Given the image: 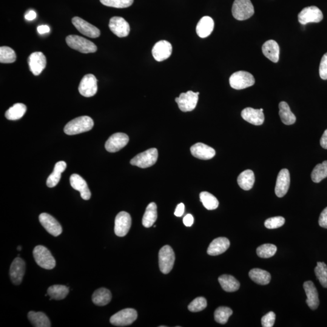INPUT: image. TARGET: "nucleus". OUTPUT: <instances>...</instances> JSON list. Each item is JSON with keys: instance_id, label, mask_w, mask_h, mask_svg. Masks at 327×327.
I'll return each instance as SVG.
<instances>
[{"instance_id": "1", "label": "nucleus", "mask_w": 327, "mask_h": 327, "mask_svg": "<svg viewBox=\"0 0 327 327\" xmlns=\"http://www.w3.org/2000/svg\"><path fill=\"white\" fill-rule=\"evenodd\" d=\"M94 125L93 119L88 116H82L73 119L64 127V131L68 135H77L88 132L92 129Z\"/></svg>"}, {"instance_id": "2", "label": "nucleus", "mask_w": 327, "mask_h": 327, "mask_svg": "<svg viewBox=\"0 0 327 327\" xmlns=\"http://www.w3.org/2000/svg\"><path fill=\"white\" fill-rule=\"evenodd\" d=\"M33 258L37 264L41 268L52 270L56 266V261L46 247L38 246L33 251Z\"/></svg>"}, {"instance_id": "3", "label": "nucleus", "mask_w": 327, "mask_h": 327, "mask_svg": "<svg viewBox=\"0 0 327 327\" xmlns=\"http://www.w3.org/2000/svg\"><path fill=\"white\" fill-rule=\"evenodd\" d=\"M254 5L250 0H235L232 6V14L237 20L243 21L254 15Z\"/></svg>"}, {"instance_id": "4", "label": "nucleus", "mask_w": 327, "mask_h": 327, "mask_svg": "<svg viewBox=\"0 0 327 327\" xmlns=\"http://www.w3.org/2000/svg\"><path fill=\"white\" fill-rule=\"evenodd\" d=\"M70 48L83 53H94L97 47L92 41L78 35H69L65 39Z\"/></svg>"}, {"instance_id": "5", "label": "nucleus", "mask_w": 327, "mask_h": 327, "mask_svg": "<svg viewBox=\"0 0 327 327\" xmlns=\"http://www.w3.org/2000/svg\"><path fill=\"white\" fill-rule=\"evenodd\" d=\"M230 86L236 90H241L254 86V76L246 71H238L233 73L229 79Z\"/></svg>"}, {"instance_id": "6", "label": "nucleus", "mask_w": 327, "mask_h": 327, "mask_svg": "<svg viewBox=\"0 0 327 327\" xmlns=\"http://www.w3.org/2000/svg\"><path fill=\"white\" fill-rule=\"evenodd\" d=\"M158 158V152L155 148L148 149L146 151L139 153L130 161V164L132 166H137L140 168L150 167L154 165L157 161Z\"/></svg>"}, {"instance_id": "7", "label": "nucleus", "mask_w": 327, "mask_h": 327, "mask_svg": "<svg viewBox=\"0 0 327 327\" xmlns=\"http://www.w3.org/2000/svg\"><path fill=\"white\" fill-rule=\"evenodd\" d=\"M175 255L171 247L165 246L159 252V265L163 274H169L174 266Z\"/></svg>"}, {"instance_id": "8", "label": "nucleus", "mask_w": 327, "mask_h": 327, "mask_svg": "<svg viewBox=\"0 0 327 327\" xmlns=\"http://www.w3.org/2000/svg\"><path fill=\"white\" fill-rule=\"evenodd\" d=\"M138 314L135 310L126 309L116 313L110 318V322L112 325L117 327H125L131 325L137 319Z\"/></svg>"}, {"instance_id": "9", "label": "nucleus", "mask_w": 327, "mask_h": 327, "mask_svg": "<svg viewBox=\"0 0 327 327\" xmlns=\"http://www.w3.org/2000/svg\"><path fill=\"white\" fill-rule=\"evenodd\" d=\"M199 95L200 92L195 93L190 90L186 93H181L179 97L175 98V101L182 112H191L197 105Z\"/></svg>"}, {"instance_id": "10", "label": "nucleus", "mask_w": 327, "mask_h": 327, "mask_svg": "<svg viewBox=\"0 0 327 327\" xmlns=\"http://www.w3.org/2000/svg\"><path fill=\"white\" fill-rule=\"evenodd\" d=\"M79 92L85 97H92L98 90L97 79L92 74H87L81 79L78 87Z\"/></svg>"}, {"instance_id": "11", "label": "nucleus", "mask_w": 327, "mask_h": 327, "mask_svg": "<svg viewBox=\"0 0 327 327\" xmlns=\"http://www.w3.org/2000/svg\"><path fill=\"white\" fill-rule=\"evenodd\" d=\"M323 18L322 11L317 6L304 8L298 15L299 21L303 25L310 22H320L323 20Z\"/></svg>"}, {"instance_id": "12", "label": "nucleus", "mask_w": 327, "mask_h": 327, "mask_svg": "<svg viewBox=\"0 0 327 327\" xmlns=\"http://www.w3.org/2000/svg\"><path fill=\"white\" fill-rule=\"evenodd\" d=\"M132 225V218L129 213L121 212L116 215L115 221V233L119 237H125Z\"/></svg>"}, {"instance_id": "13", "label": "nucleus", "mask_w": 327, "mask_h": 327, "mask_svg": "<svg viewBox=\"0 0 327 327\" xmlns=\"http://www.w3.org/2000/svg\"><path fill=\"white\" fill-rule=\"evenodd\" d=\"M72 22L76 29L85 36L95 38L100 35V30L97 27L78 16L73 17Z\"/></svg>"}, {"instance_id": "14", "label": "nucleus", "mask_w": 327, "mask_h": 327, "mask_svg": "<svg viewBox=\"0 0 327 327\" xmlns=\"http://www.w3.org/2000/svg\"><path fill=\"white\" fill-rule=\"evenodd\" d=\"M39 220L45 230L53 237H58L61 234V226L52 216L46 213H42L39 215Z\"/></svg>"}, {"instance_id": "15", "label": "nucleus", "mask_w": 327, "mask_h": 327, "mask_svg": "<svg viewBox=\"0 0 327 327\" xmlns=\"http://www.w3.org/2000/svg\"><path fill=\"white\" fill-rule=\"evenodd\" d=\"M129 138L123 133H116L107 139L105 147L107 151L114 153L123 149L129 143Z\"/></svg>"}, {"instance_id": "16", "label": "nucleus", "mask_w": 327, "mask_h": 327, "mask_svg": "<svg viewBox=\"0 0 327 327\" xmlns=\"http://www.w3.org/2000/svg\"><path fill=\"white\" fill-rule=\"evenodd\" d=\"M110 29L115 35L123 38L129 35L130 25L123 18L120 16H113L110 19Z\"/></svg>"}, {"instance_id": "17", "label": "nucleus", "mask_w": 327, "mask_h": 327, "mask_svg": "<svg viewBox=\"0 0 327 327\" xmlns=\"http://www.w3.org/2000/svg\"><path fill=\"white\" fill-rule=\"evenodd\" d=\"M291 185V175L288 169H283L279 173L275 186V193L279 198L287 194Z\"/></svg>"}, {"instance_id": "18", "label": "nucleus", "mask_w": 327, "mask_h": 327, "mask_svg": "<svg viewBox=\"0 0 327 327\" xmlns=\"http://www.w3.org/2000/svg\"><path fill=\"white\" fill-rule=\"evenodd\" d=\"M30 70L34 75L38 76L46 67V58L41 52H33L28 58Z\"/></svg>"}, {"instance_id": "19", "label": "nucleus", "mask_w": 327, "mask_h": 327, "mask_svg": "<svg viewBox=\"0 0 327 327\" xmlns=\"http://www.w3.org/2000/svg\"><path fill=\"white\" fill-rule=\"evenodd\" d=\"M25 270V264L21 258L17 257L10 266V277L13 284L19 285L23 279Z\"/></svg>"}, {"instance_id": "20", "label": "nucleus", "mask_w": 327, "mask_h": 327, "mask_svg": "<svg viewBox=\"0 0 327 327\" xmlns=\"http://www.w3.org/2000/svg\"><path fill=\"white\" fill-rule=\"evenodd\" d=\"M172 53V45L169 41L161 40L156 42L152 49V55L156 61H163L169 58Z\"/></svg>"}, {"instance_id": "21", "label": "nucleus", "mask_w": 327, "mask_h": 327, "mask_svg": "<svg viewBox=\"0 0 327 327\" xmlns=\"http://www.w3.org/2000/svg\"><path fill=\"white\" fill-rule=\"evenodd\" d=\"M263 109H255L251 107L244 109L241 112V116L244 120L255 126H261L264 122Z\"/></svg>"}, {"instance_id": "22", "label": "nucleus", "mask_w": 327, "mask_h": 327, "mask_svg": "<svg viewBox=\"0 0 327 327\" xmlns=\"http://www.w3.org/2000/svg\"><path fill=\"white\" fill-rule=\"evenodd\" d=\"M304 289L307 297V305L314 311L317 309L320 305V300L319 295L315 284L311 281H306L304 284Z\"/></svg>"}, {"instance_id": "23", "label": "nucleus", "mask_w": 327, "mask_h": 327, "mask_svg": "<svg viewBox=\"0 0 327 327\" xmlns=\"http://www.w3.org/2000/svg\"><path fill=\"white\" fill-rule=\"evenodd\" d=\"M192 154L200 160H208L213 158L216 152L212 147L201 143H196L190 148Z\"/></svg>"}, {"instance_id": "24", "label": "nucleus", "mask_w": 327, "mask_h": 327, "mask_svg": "<svg viewBox=\"0 0 327 327\" xmlns=\"http://www.w3.org/2000/svg\"><path fill=\"white\" fill-rule=\"evenodd\" d=\"M71 186L80 192L81 196L84 200H89L91 197V192L86 181L78 174H73L70 178Z\"/></svg>"}, {"instance_id": "25", "label": "nucleus", "mask_w": 327, "mask_h": 327, "mask_svg": "<svg viewBox=\"0 0 327 327\" xmlns=\"http://www.w3.org/2000/svg\"><path fill=\"white\" fill-rule=\"evenodd\" d=\"M230 245L228 239L224 237L215 239L210 243L207 254L210 256H218L224 254L229 248Z\"/></svg>"}, {"instance_id": "26", "label": "nucleus", "mask_w": 327, "mask_h": 327, "mask_svg": "<svg viewBox=\"0 0 327 327\" xmlns=\"http://www.w3.org/2000/svg\"><path fill=\"white\" fill-rule=\"evenodd\" d=\"M214 24V21L211 17L203 16L196 25V33L201 38H206L212 33Z\"/></svg>"}, {"instance_id": "27", "label": "nucleus", "mask_w": 327, "mask_h": 327, "mask_svg": "<svg viewBox=\"0 0 327 327\" xmlns=\"http://www.w3.org/2000/svg\"><path fill=\"white\" fill-rule=\"evenodd\" d=\"M264 56L274 62H278L280 59V46L277 41L269 40L264 43L262 47Z\"/></svg>"}, {"instance_id": "28", "label": "nucleus", "mask_w": 327, "mask_h": 327, "mask_svg": "<svg viewBox=\"0 0 327 327\" xmlns=\"http://www.w3.org/2000/svg\"><path fill=\"white\" fill-rule=\"evenodd\" d=\"M67 164L64 161H59L54 167L53 171L47 180V186L50 188L55 187L60 181L61 173L66 169Z\"/></svg>"}, {"instance_id": "29", "label": "nucleus", "mask_w": 327, "mask_h": 327, "mask_svg": "<svg viewBox=\"0 0 327 327\" xmlns=\"http://www.w3.org/2000/svg\"><path fill=\"white\" fill-rule=\"evenodd\" d=\"M218 281L222 288L227 292H235L238 291L240 287V283L231 275H221L219 277Z\"/></svg>"}, {"instance_id": "30", "label": "nucleus", "mask_w": 327, "mask_h": 327, "mask_svg": "<svg viewBox=\"0 0 327 327\" xmlns=\"http://www.w3.org/2000/svg\"><path fill=\"white\" fill-rule=\"evenodd\" d=\"M158 218L157 206L155 203L148 205L143 218V225L146 228H150L155 223Z\"/></svg>"}, {"instance_id": "31", "label": "nucleus", "mask_w": 327, "mask_h": 327, "mask_svg": "<svg viewBox=\"0 0 327 327\" xmlns=\"http://www.w3.org/2000/svg\"><path fill=\"white\" fill-rule=\"evenodd\" d=\"M255 181L254 172L251 170H246L239 175L238 183L242 189L250 190L253 188Z\"/></svg>"}, {"instance_id": "32", "label": "nucleus", "mask_w": 327, "mask_h": 327, "mask_svg": "<svg viewBox=\"0 0 327 327\" xmlns=\"http://www.w3.org/2000/svg\"><path fill=\"white\" fill-rule=\"evenodd\" d=\"M249 277L255 283L262 286L267 285L271 281V275L266 270L260 269H254L250 270Z\"/></svg>"}, {"instance_id": "33", "label": "nucleus", "mask_w": 327, "mask_h": 327, "mask_svg": "<svg viewBox=\"0 0 327 327\" xmlns=\"http://www.w3.org/2000/svg\"><path fill=\"white\" fill-rule=\"evenodd\" d=\"M112 300V294L109 290L101 288L93 293L92 301L93 304L98 306H104L109 304Z\"/></svg>"}, {"instance_id": "34", "label": "nucleus", "mask_w": 327, "mask_h": 327, "mask_svg": "<svg viewBox=\"0 0 327 327\" xmlns=\"http://www.w3.org/2000/svg\"><path fill=\"white\" fill-rule=\"evenodd\" d=\"M279 108H280L279 114L283 123L288 126L294 124L297 121V118L294 113L292 112L289 104L285 101L281 102L279 104Z\"/></svg>"}, {"instance_id": "35", "label": "nucleus", "mask_w": 327, "mask_h": 327, "mask_svg": "<svg viewBox=\"0 0 327 327\" xmlns=\"http://www.w3.org/2000/svg\"><path fill=\"white\" fill-rule=\"evenodd\" d=\"M31 324L35 327H50L51 324L49 318L42 312H30L27 315Z\"/></svg>"}, {"instance_id": "36", "label": "nucleus", "mask_w": 327, "mask_h": 327, "mask_svg": "<svg viewBox=\"0 0 327 327\" xmlns=\"http://www.w3.org/2000/svg\"><path fill=\"white\" fill-rule=\"evenodd\" d=\"M26 111L27 107L24 104L16 103L6 111L5 116L8 120H18L24 115Z\"/></svg>"}, {"instance_id": "37", "label": "nucleus", "mask_w": 327, "mask_h": 327, "mask_svg": "<svg viewBox=\"0 0 327 327\" xmlns=\"http://www.w3.org/2000/svg\"><path fill=\"white\" fill-rule=\"evenodd\" d=\"M69 292V288L67 286L62 285L52 286L47 289V295L50 297V300H64Z\"/></svg>"}, {"instance_id": "38", "label": "nucleus", "mask_w": 327, "mask_h": 327, "mask_svg": "<svg viewBox=\"0 0 327 327\" xmlns=\"http://www.w3.org/2000/svg\"><path fill=\"white\" fill-rule=\"evenodd\" d=\"M311 177L315 183H319L327 177V161L317 165L312 171Z\"/></svg>"}, {"instance_id": "39", "label": "nucleus", "mask_w": 327, "mask_h": 327, "mask_svg": "<svg viewBox=\"0 0 327 327\" xmlns=\"http://www.w3.org/2000/svg\"><path fill=\"white\" fill-rule=\"evenodd\" d=\"M200 200L205 208L209 210H215L218 208L219 201L217 198L211 193L203 192L200 193Z\"/></svg>"}, {"instance_id": "40", "label": "nucleus", "mask_w": 327, "mask_h": 327, "mask_svg": "<svg viewBox=\"0 0 327 327\" xmlns=\"http://www.w3.org/2000/svg\"><path fill=\"white\" fill-rule=\"evenodd\" d=\"M232 314V310L229 307H219L215 312V320L219 324H226Z\"/></svg>"}, {"instance_id": "41", "label": "nucleus", "mask_w": 327, "mask_h": 327, "mask_svg": "<svg viewBox=\"0 0 327 327\" xmlns=\"http://www.w3.org/2000/svg\"><path fill=\"white\" fill-rule=\"evenodd\" d=\"M16 55L12 49L7 46L0 47V62L1 63H12L16 61Z\"/></svg>"}, {"instance_id": "42", "label": "nucleus", "mask_w": 327, "mask_h": 327, "mask_svg": "<svg viewBox=\"0 0 327 327\" xmlns=\"http://www.w3.org/2000/svg\"><path fill=\"white\" fill-rule=\"evenodd\" d=\"M315 273L321 285L324 288H327V266L326 264L322 263V262H318L315 269Z\"/></svg>"}, {"instance_id": "43", "label": "nucleus", "mask_w": 327, "mask_h": 327, "mask_svg": "<svg viewBox=\"0 0 327 327\" xmlns=\"http://www.w3.org/2000/svg\"><path fill=\"white\" fill-rule=\"evenodd\" d=\"M277 251V247L272 244H263L257 250V255L261 258H269L275 255Z\"/></svg>"}, {"instance_id": "44", "label": "nucleus", "mask_w": 327, "mask_h": 327, "mask_svg": "<svg viewBox=\"0 0 327 327\" xmlns=\"http://www.w3.org/2000/svg\"><path fill=\"white\" fill-rule=\"evenodd\" d=\"M134 0H100L102 4L115 8H126L133 3Z\"/></svg>"}, {"instance_id": "45", "label": "nucleus", "mask_w": 327, "mask_h": 327, "mask_svg": "<svg viewBox=\"0 0 327 327\" xmlns=\"http://www.w3.org/2000/svg\"><path fill=\"white\" fill-rule=\"evenodd\" d=\"M207 303L206 298L198 297L190 303L188 306L189 311L192 312H199L206 308Z\"/></svg>"}, {"instance_id": "46", "label": "nucleus", "mask_w": 327, "mask_h": 327, "mask_svg": "<svg viewBox=\"0 0 327 327\" xmlns=\"http://www.w3.org/2000/svg\"><path fill=\"white\" fill-rule=\"evenodd\" d=\"M285 219L282 217H276L267 219L265 221V226L269 229L280 228L285 224Z\"/></svg>"}, {"instance_id": "47", "label": "nucleus", "mask_w": 327, "mask_h": 327, "mask_svg": "<svg viewBox=\"0 0 327 327\" xmlns=\"http://www.w3.org/2000/svg\"><path fill=\"white\" fill-rule=\"evenodd\" d=\"M276 320V315L274 312H270L262 318L261 323L263 327H272Z\"/></svg>"}, {"instance_id": "48", "label": "nucleus", "mask_w": 327, "mask_h": 327, "mask_svg": "<svg viewBox=\"0 0 327 327\" xmlns=\"http://www.w3.org/2000/svg\"><path fill=\"white\" fill-rule=\"evenodd\" d=\"M320 75L324 80L327 79V53L324 54L320 65Z\"/></svg>"}, {"instance_id": "49", "label": "nucleus", "mask_w": 327, "mask_h": 327, "mask_svg": "<svg viewBox=\"0 0 327 327\" xmlns=\"http://www.w3.org/2000/svg\"><path fill=\"white\" fill-rule=\"evenodd\" d=\"M319 224L323 228L327 229V207L321 213Z\"/></svg>"}, {"instance_id": "50", "label": "nucleus", "mask_w": 327, "mask_h": 327, "mask_svg": "<svg viewBox=\"0 0 327 327\" xmlns=\"http://www.w3.org/2000/svg\"><path fill=\"white\" fill-rule=\"evenodd\" d=\"M185 206L183 203L178 204L175 209V215L176 217H181L183 215L184 213Z\"/></svg>"}, {"instance_id": "51", "label": "nucleus", "mask_w": 327, "mask_h": 327, "mask_svg": "<svg viewBox=\"0 0 327 327\" xmlns=\"http://www.w3.org/2000/svg\"><path fill=\"white\" fill-rule=\"evenodd\" d=\"M194 219L191 214H187L183 219V223L187 227H191L193 225Z\"/></svg>"}, {"instance_id": "52", "label": "nucleus", "mask_w": 327, "mask_h": 327, "mask_svg": "<svg viewBox=\"0 0 327 327\" xmlns=\"http://www.w3.org/2000/svg\"><path fill=\"white\" fill-rule=\"evenodd\" d=\"M320 144L321 147L324 149H327V129L324 132L322 137L321 138Z\"/></svg>"}, {"instance_id": "53", "label": "nucleus", "mask_w": 327, "mask_h": 327, "mask_svg": "<svg viewBox=\"0 0 327 327\" xmlns=\"http://www.w3.org/2000/svg\"><path fill=\"white\" fill-rule=\"evenodd\" d=\"M50 27L46 25H39L37 28V30L39 33L44 34L50 32Z\"/></svg>"}, {"instance_id": "54", "label": "nucleus", "mask_w": 327, "mask_h": 327, "mask_svg": "<svg viewBox=\"0 0 327 327\" xmlns=\"http://www.w3.org/2000/svg\"><path fill=\"white\" fill-rule=\"evenodd\" d=\"M36 17V13L35 11L30 10L25 15V18L28 21H32L35 19Z\"/></svg>"}, {"instance_id": "55", "label": "nucleus", "mask_w": 327, "mask_h": 327, "mask_svg": "<svg viewBox=\"0 0 327 327\" xmlns=\"http://www.w3.org/2000/svg\"><path fill=\"white\" fill-rule=\"evenodd\" d=\"M17 250H18V251H21V250H22V247L21 246H18V247H17Z\"/></svg>"}]
</instances>
